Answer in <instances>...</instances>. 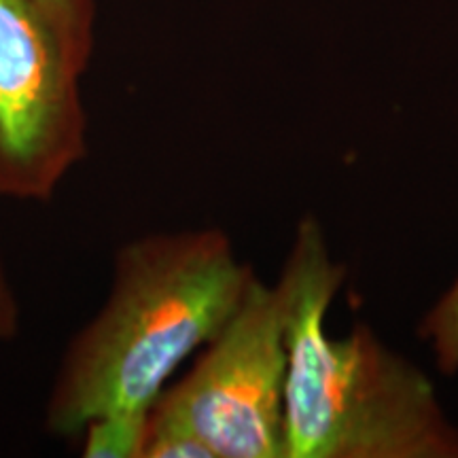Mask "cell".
<instances>
[{"label": "cell", "instance_id": "obj_7", "mask_svg": "<svg viewBox=\"0 0 458 458\" xmlns=\"http://www.w3.org/2000/svg\"><path fill=\"white\" fill-rule=\"evenodd\" d=\"M420 335L431 342L437 368L444 374L458 371V278L444 297L428 310L420 325Z\"/></svg>", "mask_w": 458, "mask_h": 458}, {"label": "cell", "instance_id": "obj_9", "mask_svg": "<svg viewBox=\"0 0 458 458\" xmlns=\"http://www.w3.org/2000/svg\"><path fill=\"white\" fill-rule=\"evenodd\" d=\"M21 310L20 301L13 291V284L4 272L3 261H0V342H9L20 334Z\"/></svg>", "mask_w": 458, "mask_h": 458}, {"label": "cell", "instance_id": "obj_3", "mask_svg": "<svg viewBox=\"0 0 458 458\" xmlns=\"http://www.w3.org/2000/svg\"><path fill=\"white\" fill-rule=\"evenodd\" d=\"M289 301L250 276L232 317L153 411L191 428L215 458H284Z\"/></svg>", "mask_w": 458, "mask_h": 458}, {"label": "cell", "instance_id": "obj_1", "mask_svg": "<svg viewBox=\"0 0 458 458\" xmlns=\"http://www.w3.org/2000/svg\"><path fill=\"white\" fill-rule=\"evenodd\" d=\"M253 274L221 229L123 244L106 301L60 360L45 428L77 437L98 416L151 410L185 359L232 317Z\"/></svg>", "mask_w": 458, "mask_h": 458}, {"label": "cell", "instance_id": "obj_4", "mask_svg": "<svg viewBox=\"0 0 458 458\" xmlns=\"http://www.w3.org/2000/svg\"><path fill=\"white\" fill-rule=\"evenodd\" d=\"M81 79L34 0H0V198L49 202L88 156Z\"/></svg>", "mask_w": 458, "mask_h": 458}, {"label": "cell", "instance_id": "obj_8", "mask_svg": "<svg viewBox=\"0 0 458 458\" xmlns=\"http://www.w3.org/2000/svg\"><path fill=\"white\" fill-rule=\"evenodd\" d=\"M142 458H215L191 428L148 410V435Z\"/></svg>", "mask_w": 458, "mask_h": 458}, {"label": "cell", "instance_id": "obj_2", "mask_svg": "<svg viewBox=\"0 0 458 458\" xmlns=\"http://www.w3.org/2000/svg\"><path fill=\"white\" fill-rule=\"evenodd\" d=\"M278 280L289 301L284 458H458V428L414 363L365 325L327 335L344 266L314 219L297 227Z\"/></svg>", "mask_w": 458, "mask_h": 458}, {"label": "cell", "instance_id": "obj_5", "mask_svg": "<svg viewBox=\"0 0 458 458\" xmlns=\"http://www.w3.org/2000/svg\"><path fill=\"white\" fill-rule=\"evenodd\" d=\"M148 435V411H111L83 427L85 458H142Z\"/></svg>", "mask_w": 458, "mask_h": 458}, {"label": "cell", "instance_id": "obj_6", "mask_svg": "<svg viewBox=\"0 0 458 458\" xmlns=\"http://www.w3.org/2000/svg\"><path fill=\"white\" fill-rule=\"evenodd\" d=\"M60 38L68 60L85 74L94 54L96 0H34Z\"/></svg>", "mask_w": 458, "mask_h": 458}]
</instances>
